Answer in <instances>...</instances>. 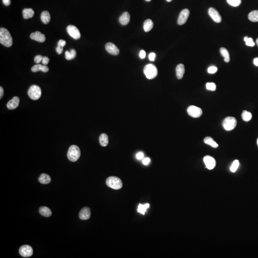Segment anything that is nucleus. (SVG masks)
<instances>
[{"label": "nucleus", "mask_w": 258, "mask_h": 258, "mask_svg": "<svg viewBox=\"0 0 258 258\" xmlns=\"http://www.w3.org/2000/svg\"><path fill=\"white\" fill-rule=\"evenodd\" d=\"M0 43L7 47L12 46L13 43L12 37L9 31L5 28L0 29Z\"/></svg>", "instance_id": "nucleus-1"}, {"label": "nucleus", "mask_w": 258, "mask_h": 258, "mask_svg": "<svg viewBox=\"0 0 258 258\" xmlns=\"http://www.w3.org/2000/svg\"><path fill=\"white\" fill-rule=\"evenodd\" d=\"M80 155H81V152H80L79 147L76 145H72L69 147L68 150L67 156L69 161L72 162H75L78 160L80 157Z\"/></svg>", "instance_id": "nucleus-2"}, {"label": "nucleus", "mask_w": 258, "mask_h": 258, "mask_svg": "<svg viewBox=\"0 0 258 258\" xmlns=\"http://www.w3.org/2000/svg\"><path fill=\"white\" fill-rule=\"evenodd\" d=\"M144 72L148 79H152L157 76L158 70L154 64H149L145 66Z\"/></svg>", "instance_id": "nucleus-3"}, {"label": "nucleus", "mask_w": 258, "mask_h": 258, "mask_svg": "<svg viewBox=\"0 0 258 258\" xmlns=\"http://www.w3.org/2000/svg\"><path fill=\"white\" fill-rule=\"evenodd\" d=\"M106 184L109 187L115 190L120 189L123 185L121 180L116 176L108 177L106 180Z\"/></svg>", "instance_id": "nucleus-4"}, {"label": "nucleus", "mask_w": 258, "mask_h": 258, "mask_svg": "<svg viewBox=\"0 0 258 258\" xmlns=\"http://www.w3.org/2000/svg\"><path fill=\"white\" fill-rule=\"evenodd\" d=\"M41 89L37 85H33L28 89V95L33 100H37L41 96Z\"/></svg>", "instance_id": "nucleus-5"}, {"label": "nucleus", "mask_w": 258, "mask_h": 258, "mask_svg": "<svg viewBox=\"0 0 258 258\" xmlns=\"http://www.w3.org/2000/svg\"><path fill=\"white\" fill-rule=\"evenodd\" d=\"M237 121L236 118L233 117H228L223 122V126L225 130L230 131L233 130L237 126Z\"/></svg>", "instance_id": "nucleus-6"}, {"label": "nucleus", "mask_w": 258, "mask_h": 258, "mask_svg": "<svg viewBox=\"0 0 258 258\" xmlns=\"http://www.w3.org/2000/svg\"><path fill=\"white\" fill-rule=\"evenodd\" d=\"M187 111L189 116L193 118H199L203 114V111L201 108L194 105L189 106L187 108Z\"/></svg>", "instance_id": "nucleus-7"}, {"label": "nucleus", "mask_w": 258, "mask_h": 258, "mask_svg": "<svg viewBox=\"0 0 258 258\" xmlns=\"http://www.w3.org/2000/svg\"><path fill=\"white\" fill-rule=\"evenodd\" d=\"M67 32L70 37L74 39L78 40L81 37L80 32L77 27L73 25H69L67 28Z\"/></svg>", "instance_id": "nucleus-8"}, {"label": "nucleus", "mask_w": 258, "mask_h": 258, "mask_svg": "<svg viewBox=\"0 0 258 258\" xmlns=\"http://www.w3.org/2000/svg\"><path fill=\"white\" fill-rule=\"evenodd\" d=\"M19 252L21 256L26 258L31 257L33 254L32 248L28 245H24L20 247Z\"/></svg>", "instance_id": "nucleus-9"}, {"label": "nucleus", "mask_w": 258, "mask_h": 258, "mask_svg": "<svg viewBox=\"0 0 258 258\" xmlns=\"http://www.w3.org/2000/svg\"><path fill=\"white\" fill-rule=\"evenodd\" d=\"M190 15V11L188 9H185L181 12L178 17L177 23L180 26L183 25L187 22Z\"/></svg>", "instance_id": "nucleus-10"}, {"label": "nucleus", "mask_w": 258, "mask_h": 258, "mask_svg": "<svg viewBox=\"0 0 258 258\" xmlns=\"http://www.w3.org/2000/svg\"><path fill=\"white\" fill-rule=\"evenodd\" d=\"M204 162L206 167L209 170H212L215 168L216 165L215 159L211 156L206 155L204 157Z\"/></svg>", "instance_id": "nucleus-11"}, {"label": "nucleus", "mask_w": 258, "mask_h": 258, "mask_svg": "<svg viewBox=\"0 0 258 258\" xmlns=\"http://www.w3.org/2000/svg\"><path fill=\"white\" fill-rule=\"evenodd\" d=\"M208 14L211 17V18L215 22L219 23L221 22V16L215 8H212V7L209 8L208 10Z\"/></svg>", "instance_id": "nucleus-12"}, {"label": "nucleus", "mask_w": 258, "mask_h": 258, "mask_svg": "<svg viewBox=\"0 0 258 258\" xmlns=\"http://www.w3.org/2000/svg\"><path fill=\"white\" fill-rule=\"evenodd\" d=\"M105 48L107 51L111 55L116 56L119 54V49L112 43H108L105 46Z\"/></svg>", "instance_id": "nucleus-13"}, {"label": "nucleus", "mask_w": 258, "mask_h": 258, "mask_svg": "<svg viewBox=\"0 0 258 258\" xmlns=\"http://www.w3.org/2000/svg\"><path fill=\"white\" fill-rule=\"evenodd\" d=\"M30 38L40 43L44 42L46 39L45 35L39 31H36V32L32 33L30 35Z\"/></svg>", "instance_id": "nucleus-14"}, {"label": "nucleus", "mask_w": 258, "mask_h": 258, "mask_svg": "<svg viewBox=\"0 0 258 258\" xmlns=\"http://www.w3.org/2000/svg\"><path fill=\"white\" fill-rule=\"evenodd\" d=\"M91 211L89 207H84L80 210L79 214V218L81 220H87L90 218Z\"/></svg>", "instance_id": "nucleus-15"}, {"label": "nucleus", "mask_w": 258, "mask_h": 258, "mask_svg": "<svg viewBox=\"0 0 258 258\" xmlns=\"http://www.w3.org/2000/svg\"><path fill=\"white\" fill-rule=\"evenodd\" d=\"M19 102H20V99L19 97H15L12 98L11 100L8 101L7 104V107L8 109L14 110L17 108L19 106Z\"/></svg>", "instance_id": "nucleus-16"}, {"label": "nucleus", "mask_w": 258, "mask_h": 258, "mask_svg": "<svg viewBox=\"0 0 258 258\" xmlns=\"http://www.w3.org/2000/svg\"><path fill=\"white\" fill-rule=\"evenodd\" d=\"M185 72V66L182 64H178L176 68V75L178 79L182 78Z\"/></svg>", "instance_id": "nucleus-17"}, {"label": "nucleus", "mask_w": 258, "mask_h": 258, "mask_svg": "<svg viewBox=\"0 0 258 258\" xmlns=\"http://www.w3.org/2000/svg\"><path fill=\"white\" fill-rule=\"evenodd\" d=\"M120 23L123 26L128 25L130 21V15L129 12H124L119 18Z\"/></svg>", "instance_id": "nucleus-18"}, {"label": "nucleus", "mask_w": 258, "mask_h": 258, "mask_svg": "<svg viewBox=\"0 0 258 258\" xmlns=\"http://www.w3.org/2000/svg\"><path fill=\"white\" fill-rule=\"evenodd\" d=\"M31 70L33 72H37L39 71H42L43 72H47L49 70V68L46 65H42L38 64L34 65L32 68Z\"/></svg>", "instance_id": "nucleus-19"}, {"label": "nucleus", "mask_w": 258, "mask_h": 258, "mask_svg": "<svg viewBox=\"0 0 258 258\" xmlns=\"http://www.w3.org/2000/svg\"><path fill=\"white\" fill-rule=\"evenodd\" d=\"M51 16L50 13L47 11L43 12L41 15V20L42 22L45 25L48 24L50 21Z\"/></svg>", "instance_id": "nucleus-20"}, {"label": "nucleus", "mask_w": 258, "mask_h": 258, "mask_svg": "<svg viewBox=\"0 0 258 258\" xmlns=\"http://www.w3.org/2000/svg\"><path fill=\"white\" fill-rule=\"evenodd\" d=\"M39 213L41 215L45 217H50L52 214L51 210L47 207H40L39 208Z\"/></svg>", "instance_id": "nucleus-21"}, {"label": "nucleus", "mask_w": 258, "mask_h": 258, "mask_svg": "<svg viewBox=\"0 0 258 258\" xmlns=\"http://www.w3.org/2000/svg\"><path fill=\"white\" fill-rule=\"evenodd\" d=\"M35 12L31 8H25L23 11V16L24 19H27L32 18L34 16Z\"/></svg>", "instance_id": "nucleus-22"}, {"label": "nucleus", "mask_w": 258, "mask_h": 258, "mask_svg": "<svg viewBox=\"0 0 258 258\" xmlns=\"http://www.w3.org/2000/svg\"><path fill=\"white\" fill-rule=\"evenodd\" d=\"M38 180L41 184H48L51 181V179L49 175L46 174H42L39 176Z\"/></svg>", "instance_id": "nucleus-23"}, {"label": "nucleus", "mask_w": 258, "mask_h": 258, "mask_svg": "<svg viewBox=\"0 0 258 258\" xmlns=\"http://www.w3.org/2000/svg\"><path fill=\"white\" fill-rule=\"evenodd\" d=\"M99 143L103 147H106L109 144V138L106 134H103L100 135L99 138Z\"/></svg>", "instance_id": "nucleus-24"}, {"label": "nucleus", "mask_w": 258, "mask_h": 258, "mask_svg": "<svg viewBox=\"0 0 258 258\" xmlns=\"http://www.w3.org/2000/svg\"><path fill=\"white\" fill-rule=\"evenodd\" d=\"M154 27V23L151 19L145 20L144 23V29L145 32H148L152 30Z\"/></svg>", "instance_id": "nucleus-25"}, {"label": "nucleus", "mask_w": 258, "mask_h": 258, "mask_svg": "<svg viewBox=\"0 0 258 258\" xmlns=\"http://www.w3.org/2000/svg\"><path fill=\"white\" fill-rule=\"evenodd\" d=\"M204 141L205 144L211 146L213 148H216L218 147V144H217L211 137H206L204 140Z\"/></svg>", "instance_id": "nucleus-26"}, {"label": "nucleus", "mask_w": 258, "mask_h": 258, "mask_svg": "<svg viewBox=\"0 0 258 258\" xmlns=\"http://www.w3.org/2000/svg\"><path fill=\"white\" fill-rule=\"evenodd\" d=\"M220 52L221 55L224 58V61L226 63H228L230 61V58L228 51L224 47H222L220 49Z\"/></svg>", "instance_id": "nucleus-27"}, {"label": "nucleus", "mask_w": 258, "mask_h": 258, "mask_svg": "<svg viewBox=\"0 0 258 258\" xmlns=\"http://www.w3.org/2000/svg\"><path fill=\"white\" fill-rule=\"evenodd\" d=\"M248 18L250 21L253 22H258V11L254 10L249 13Z\"/></svg>", "instance_id": "nucleus-28"}, {"label": "nucleus", "mask_w": 258, "mask_h": 258, "mask_svg": "<svg viewBox=\"0 0 258 258\" xmlns=\"http://www.w3.org/2000/svg\"><path fill=\"white\" fill-rule=\"evenodd\" d=\"M149 207H150L149 204H146L145 205H142L141 204H140L138 206L137 211L141 214L145 215V213L146 211L147 208H149Z\"/></svg>", "instance_id": "nucleus-29"}, {"label": "nucleus", "mask_w": 258, "mask_h": 258, "mask_svg": "<svg viewBox=\"0 0 258 258\" xmlns=\"http://www.w3.org/2000/svg\"><path fill=\"white\" fill-rule=\"evenodd\" d=\"M76 51L75 49H71L70 51H67L66 52V58L68 60L74 59L76 56Z\"/></svg>", "instance_id": "nucleus-30"}, {"label": "nucleus", "mask_w": 258, "mask_h": 258, "mask_svg": "<svg viewBox=\"0 0 258 258\" xmlns=\"http://www.w3.org/2000/svg\"><path fill=\"white\" fill-rule=\"evenodd\" d=\"M242 119L243 120L245 121H249L252 119V114L249 112V111H246V110H244L242 112Z\"/></svg>", "instance_id": "nucleus-31"}, {"label": "nucleus", "mask_w": 258, "mask_h": 258, "mask_svg": "<svg viewBox=\"0 0 258 258\" xmlns=\"http://www.w3.org/2000/svg\"><path fill=\"white\" fill-rule=\"evenodd\" d=\"M244 41L246 42V45L249 47H253L255 46V43L254 42L253 39L248 37H244Z\"/></svg>", "instance_id": "nucleus-32"}, {"label": "nucleus", "mask_w": 258, "mask_h": 258, "mask_svg": "<svg viewBox=\"0 0 258 258\" xmlns=\"http://www.w3.org/2000/svg\"><path fill=\"white\" fill-rule=\"evenodd\" d=\"M239 160H235L233 162L232 164V166H231V167H230V171H231L232 172L235 173V172L237 170L239 166Z\"/></svg>", "instance_id": "nucleus-33"}, {"label": "nucleus", "mask_w": 258, "mask_h": 258, "mask_svg": "<svg viewBox=\"0 0 258 258\" xmlns=\"http://www.w3.org/2000/svg\"><path fill=\"white\" fill-rule=\"evenodd\" d=\"M227 1L229 5L234 7L238 6L242 2V0H227Z\"/></svg>", "instance_id": "nucleus-34"}, {"label": "nucleus", "mask_w": 258, "mask_h": 258, "mask_svg": "<svg viewBox=\"0 0 258 258\" xmlns=\"http://www.w3.org/2000/svg\"><path fill=\"white\" fill-rule=\"evenodd\" d=\"M206 88L207 90L215 91L216 89V85L214 83H207L206 84Z\"/></svg>", "instance_id": "nucleus-35"}, {"label": "nucleus", "mask_w": 258, "mask_h": 258, "mask_svg": "<svg viewBox=\"0 0 258 258\" xmlns=\"http://www.w3.org/2000/svg\"><path fill=\"white\" fill-rule=\"evenodd\" d=\"M218 71V68L215 66H211L208 68L207 72L209 74H214Z\"/></svg>", "instance_id": "nucleus-36"}, {"label": "nucleus", "mask_w": 258, "mask_h": 258, "mask_svg": "<svg viewBox=\"0 0 258 258\" xmlns=\"http://www.w3.org/2000/svg\"><path fill=\"white\" fill-rule=\"evenodd\" d=\"M42 59L43 57L40 56V55H37V56L35 57V58H34V61H35L36 63H40L42 61Z\"/></svg>", "instance_id": "nucleus-37"}, {"label": "nucleus", "mask_w": 258, "mask_h": 258, "mask_svg": "<svg viewBox=\"0 0 258 258\" xmlns=\"http://www.w3.org/2000/svg\"><path fill=\"white\" fill-rule=\"evenodd\" d=\"M49 62V59L48 57H43L42 61V63L44 65H47L48 64Z\"/></svg>", "instance_id": "nucleus-38"}, {"label": "nucleus", "mask_w": 258, "mask_h": 258, "mask_svg": "<svg viewBox=\"0 0 258 258\" xmlns=\"http://www.w3.org/2000/svg\"><path fill=\"white\" fill-rule=\"evenodd\" d=\"M66 45V41H64V40H59L58 42V47H63H63Z\"/></svg>", "instance_id": "nucleus-39"}, {"label": "nucleus", "mask_w": 258, "mask_h": 258, "mask_svg": "<svg viewBox=\"0 0 258 258\" xmlns=\"http://www.w3.org/2000/svg\"><path fill=\"white\" fill-rule=\"evenodd\" d=\"M156 55L154 53H151L149 55V58L150 61H155V58Z\"/></svg>", "instance_id": "nucleus-40"}, {"label": "nucleus", "mask_w": 258, "mask_h": 258, "mask_svg": "<svg viewBox=\"0 0 258 258\" xmlns=\"http://www.w3.org/2000/svg\"><path fill=\"white\" fill-rule=\"evenodd\" d=\"M144 157V155L142 152H139L136 155V158L138 160H141L143 159Z\"/></svg>", "instance_id": "nucleus-41"}, {"label": "nucleus", "mask_w": 258, "mask_h": 258, "mask_svg": "<svg viewBox=\"0 0 258 258\" xmlns=\"http://www.w3.org/2000/svg\"><path fill=\"white\" fill-rule=\"evenodd\" d=\"M63 51V47H61L58 46V47L56 48V51H57V53L59 54V55L62 53Z\"/></svg>", "instance_id": "nucleus-42"}, {"label": "nucleus", "mask_w": 258, "mask_h": 258, "mask_svg": "<svg viewBox=\"0 0 258 258\" xmlns=\"http://www.w3.org/2000/svg\"><path fill=\"white\" fill-rule=\"evenodd\" d=\"M150 159L147 157V158H145L142 160V163L145 165H147L149 164V162H150Z\"/></svg>", "instance_id": "nucleus-43"}, {"label": "nucleus", "mask_w": 258, "mask_h": 258, "mask_svg": "<svg viewBox=\"0 0 258 258\" xmlns=\"http://www.w3.org/2000/svg\"><path fill=\"white\" fill-rule=\"evenodd\" d=\"M140 57L141 59H144L146 57V53L144 50H141L140 53Z\"/></svg>", "instance_id": "nucleus-44"}, {"label": "nucleus", "mask_w": 258, "mask_h": 258, "mask_svg": "<svg viewBox=\"0 0 258 258\" xmlns=\"http://www.w3.org/2000/svg\"><path fill=\"white\" fill-rule=\"evenodd\" d=\"M2 2L5 5L9 6L11 4V1L10 0H2Z\"/></svg>", "instance_id": "nucleus-45"}, {"label": "nucleus", "mask_w": 258, "mask_h": 258, "mask_svg": "<svg viewBox=\"0 0 258 258\" xmlns=\"http://www.w3.org/2000/svg\"><path fill=\"white\" fill-rule=\"evenodd\" d=\"M4 94V91H3V88L2 87H0V99H1L3 96Z\"/></svg>", "instance_id": "nucleus-46"}, {"label": "nucleus", "mask_w": 258, "mask_h": 258, "mask_svg": "<svg viewBox=\"0 0 258 258\" xmlns=\"http://www.w3.org/2000/svg\"><path fill=\"white\" fill-rule=\"evenodd\" d=\"M253 63L255 66L258 67V58H255L254 59Z\"/></svg>", "instance_id": "nucleus-47"}, {"label": "nucleus", "mask_w": 258, "mask_h": 258, "mask_svg": "<svg viewBox=\"0 0 258 258\" xmlns=\"http://www.w3.org/2000/svg\"><path fill=\"white\" fill-rule=\"evenodd\" d=\"M256 44H257V46L258 47V38H257V40H256Z\"/></svg>", "instance_id": "nucleus-48"}, {"label": "nucleus", "mask_w": 258, "mask_h": 258, "mask_svg": "<svg viewBox=\"0 0 258 258\" xmlns=\"http://www.w3.org/2000/svg\"><path fill=\"white\" fill-rule=\"evenodd\" d=\"M166 1L168 2H171L173 0H166Z\"/></svg>", "instance_id": "nucleus-49"}, {"label": "nucleus", "mask_w": 258, "mask_h": 258, "mask_svg": "<svg viewBox=\"0 0 258 258\" xmlns=\"http://www.w3.org/2000/svg\"><path fill=\"white\" fill-rule=\"evenodd\" d=\"M145 1L147 2H150L152 0H145Z\"/></svg>", "instance_id": "nucleus-50"}, {"label": "nucleus", "mask_w": 258, "mask_h": 258, "mask_svg": "<svg viewBox=\"0 0 258 258\" xmlns=\"http://www.w3.org/2000/svg\"><path fill=\"white\" fill-rule=\"evenodd\" d=\"M257 145H258V140H257Z\"/></svg>", "instance_id": "nucleus-51"}]
</instances>
